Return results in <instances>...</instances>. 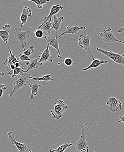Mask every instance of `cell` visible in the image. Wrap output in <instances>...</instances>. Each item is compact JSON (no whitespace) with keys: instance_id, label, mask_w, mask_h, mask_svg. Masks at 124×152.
Wrapping results in <instances>:
<instances>
[{"instance_id":"cell-1","label":"cell","mask_w":124,"mask_h":152,"mask_svg":"<svg viewBox=\"0 0 124 152\" xmlns=\"http://www.w3.org/2000/svg\"><path fill=\"white\" fill-rule=\"evenodd\" d=\"M81 135L80 139L75 144L76 151L75 152H89V145L86 141V136L89 132L88 127L85 125H81Z\"/></svg>"},{"instance_id":"cell-2","label":"cell","mask_w":124,"mask_h":152,"mask_svg":"<svg viewBox=\"0 0 124 152\" xmlns=\"http://www.w3.org/2000/svg\"><path fill=\"white\" fill-rule=\"evenodd\" d=\"M31 76V74L25 71L16 76V81H13L14 83L13 89L12 91L9 92L10 97H12L13 95L17 91L28 84L29 77Z\"/></svg>"},{"instance_id":"cell-3","label":"cell","mask_w":124,"mask_h":152,"mask_svg":"<svg viewBox=\"0 0 124 152\" xmlns=\"http://www.w3.org/2000/svg\"><path fill=\"white\" fill-rule=\"evenodd\" d=\"M32 28L30 27L27 31H23L21 29H18L17 28H15L14 31V36L13 38L18 40L21 44L22 48L24 51H26V49L27 41L28 37H30L31 32H32Z\"/></svg>"},{"instance_id":"cell-4","label":"cell","mask_w":124,"mask_h":152,"mask_svg":"<svg viewBox=\"0 0 124 152\" xmlns=\"http://www.w3.org/2000/svg\"><path fill=\"white\" fill-rule=\"evenodd\" d=\"M8 49L10 56L4 61V65L5 69L8 72V74L12 77L13 74L14 70L16 68V63L20 62V59L15 54H13L12 53V50L10 48H8Z\"/></svg>"},{"instance_id":"cell-5","label":"cell","mask_w":124,"mask_h":152,"mask_svg":"<svg viewBox=\"0 0 124 152\" xmlns=\"http://www.w3.org/2000/svg\"><path fill=\"white\" fill-rule=\"evenodd\" d=\"M96 50L112 60L117 64L124 66V54L116 53L111 50L107 51L104 49L96 48Z\"/></svg>"},{"instance_id":"cell-6","label":"cell","mask_w":124,"mask_h":152,"mask_svg":"<svg viewBox=\"0 0 124 152\" xmlns=\"http://www.w3.org/2000/svg\"><path fill=\"white\" fill-rule=\"evenodd\" d=\"M91 36L88 35L87 34L84 33L80 35L78 39V45L83 49L86 50L87 55H90L93 59H94V56L91 49L90 42Z\"/></svg>"},{"instance_id":"cell-7","label":"cell","mask_w":124,"mask_h":152,"mask_svg":"<svg viewBox=\"0 0 124 152\" xmlns=\"http://www.w3.org/2000/svg\"><path fill=\"white\" fill-rule=\"evenodd\" d=\"M58 103H55L54 110L50 111L53 118L55 119L58 120L62 118L64 113L67 110V104H65L62 100L58 99Z\"/></svg>"},{"instance_id":"cell-8","label":"cell","mask_w":124,"mask_h":152,"mask_svg":"<svg viewBox=\"0 0 124 152\" xmlns=\"http://www.w3.org/2000/svg\"><path fill=\"white\" fill-rule=\"evenodd\" d=\"M99 36L102 37L103 41L105 42L106 44H109L110 43L117 42L124 45V41L118 40L114 36L113 34L112 29L111 28L104 30L103 32L99 33Z\"/></svg>"},{"instance_id":"cell-9","label":"cell","mask_w":124,"mask_h":152,"mask_svg":"<svg viewBox=\"0 0 124 152\" xmlns=\"http://www.w3.org/2000/svg\"><path fill=\"white\" fill-rule=\"evenodd\" d=\"M10 143L15 145L20 152H32L27 147L26 144L19 142L15 140L14 135L12 132L7 133Z\"/></svg>"},{"instance_id":"cell-10","label":"cell","mask_w":124,"mask_h":152,"mask_svg":"<svg viewBox=\"0 0 124 152\" xmlns=\"http://www.w3.org/2000/svg\"><path fill=\"white\" fill-rule=\"evenodd\" d=\"M106 104L110 106V110L113 113L120 111L123 107L121 101L114 97L109 98Z\"/></svg>"},{"instance_id":"cell-11","label":"cell","mask_w":124,"mask_h":152,"mask_svg":"<svg viewBox=\"0 0 124 152\" xmlns=\"http://www.w3.org/2000/svg\"><path fill=\"white\" fill-rule=\"evenodd\" d=\"M44 39L45 40V42L46 45H49L51 46L52 47L56 49L58 53V57L60 58H61L60 56L61 53L59 49V41L58 39L57 38L56 36H47L46 35L44 37Z\"/></svg>"},{"instance_id":"cell-12","label":"cell","mask_w":124,"mask_h":152,"mask_svg":"<svg viewBox=\"0 0 124 152\" xmlns=\"http://www.w3.org/2000/svg\"><path fill=\"white\" fill-rule=\"evenodd\" d=\"M32 15V11L30 8L25 6L23 8L22 13L21 16V26L20 29L22 30L23 26H25L29 17Z\"/></svg>"},{"instance_id":"cell-13","label":"cell","mask_w":124,"mask_h":152,"mask_svg":"<svg viewBox=\"0 0 124 152\" xmlns=\"http://www.w3.org/2000/svg\"><path fill=\"white\" fill-rule=\"evenodd\" d=\"M49 45H46V48L43 53H41L39 62L40 63L53 62V57L52 56L49 50Z\"/></svg>"},{"instance_id":"cell-14","label":"cell","mask_w":124,"mask_h":152,"mask_svg":"<svg viewBox=\"0 0 124 152\" xmlns=\"http://www.w3.org/2000/svg\"><path fill=\"white\" fill-rule=\"evenodd\" d=\"M66 5V4H64L63 5H60V4H55V5H53L51 10H50L49 14L47 16H45L43 15V16H44V21L42 23H44L45 22L49 20L51 18H52V17L53 15H55L56 14L60 11L63 10V8L65 7V5Z\"/></svg>"},{"instance_id":"cell-15","label":"cell","mask_w":124,"mask_h":152,"mask_svg":"<svg viewBox=\"0 0 124 152\" xmlns=\"http://www.w3.org/2000/svg\"><path fill=\"white\" fill-rule=\"evenodd\" d=\"M11 26L10 25L5 24L2 27V29L0 31V37L5 44H8V42L10 39V32Z\"/></svg>"},{"instance_id":"cell-16","label":"cell","mask_w":124,"mask_h":152,"mask_svg":"<svg viewBox=\"0 0 124 152\" xmlns=\"http://www.w3.org/2000/svg\"><path fill=\"white\" fill-rule=\"evenodd\" d=\"M39 56L37 58L33 59L30 62H27L26 64V65L27 66V69L26 70V72H28L29 70L32 69H37L41 66L43 65V63L38 62V59H40Z\"/></svg>"},{"instance_id":"cell-17","label":"cell","mask_w":124,"mask_h":152,"mask_svg":"<svg viewBox=\"0 0 124 152\" xmlns=\"http://www.w3.org/2000/svg\"><path fill=\"white\" fill-rule=\"evenodd\" d=\"M67 30L64 32L62 33L57 38L58 39L61 37L63 36V35L66 34H78L79 31L81 30H85L86 28L84 26H82V27H79V26H75L71 27V26H67Z\"/></svg>"},{"instance_id":"cell-18","label":"cell","mask_w":124,"mask_h":152,"mask_svg":"<svg viewBox=\"0 0 124 152\" xmlns=\"http://www.w3.org/2000/svg\"><path fill=\"white\" fill-rule=\"evenodd\" d=\"M53 19H54V21H53V26L51 27V30H55V31L56 33V36L57 38L59 29L60 27L61 23L64 21V17L62 16H61L59 18H57L56 15H55Z\"/></svg>"},{"instance_id":"cell-19","label":"cell","mask_w":124,"mask_h":152,"mask_svg":"<svg viewBox=\"0 0 124 152\" xmlns=\"http://www.w3.org/2000/svg\"><path fill=\"white\" fill-rule=\"evenodd\" d=\"M28 85L31 89V94L30 96V99H34V96H36L38 94V88L39 87L44 86V84L39 85L38 84L36 81L33 82L32 83H28Z\"/></svg>"},{"instance_id":"cell-20","label":"cell","mask_w":124,"mask_h":152,"mask_svg":"<svg viewBox=\"0 0 124 152\" xmlns=\"http://www.w3.org/2000/svg\"><path fill=\"white\" fill-rule=\"evenodd\" d=\"M52 18L50 19L49 20L45 22L44 23H42L40 25L38 26L37 29L39 30L41 29L42 31H44L49 34H50V32L52 31L51 30V27H52Z\"/></svg>"},{"instance_id":"cell-21","label":"cell","mask_w":124,"mask_h":152,"mask_svg":"<svg viewBox=\"0 0 124 152\" xmlns=\"http://www.w3.org/2000/svg\"><path fill=\"white\" fill-rule=\"evenodd\" d=\"M108 63V61H104V60H100L98 59H93L92 62V64L90 65L89 66L83 69V71H86L91 69L93 68H97L99 67V66L103 64H107Z\"/></svg>"},{"instance_id":"cell-22","label":"cell","mask_w":124,"mask_h":152,"mask_svg":"<svg viewBox=\"0 0 124 152\" xmlns=\"http://www.w3.org/2000/svg\"><path fill=\"white\" fill-rule=\"evenodd\" d=\"M72 145L73 144L72 143L69 144L66 142L59 146L56 149H50L49 151L50 152H64L68 148Z\"/></svg>"},{"instance_id":"cell-23","label":"cell","mask_w":124,"mask_h":152,"mask_svg":"<svg viewBox=\"0 0 124 152\" xmlns=\"http://www.w3.org/2000/svg\"><path fill=\"white\" fill-rule=\"evenodd\" d=\"M51 75L48 74V75H44L42 77H37L36 78L33 77H32V76H30L29 77V79H32L35 80V81H45V82H48V81H51V80H53V79L51 77Z\"/></svg>"},{"instance_id":"cell-24","label":"cell","mask_w":124,"mask_h":152,"mask_svg":"<svg viewBox=\"0 0 124 152\" xmlns=\"http://www.w3.org/2000/svg\"><path fill=\"white\" fill-rule=\"evenodd\" d=\"M26 1H32L35 4L38 8L39 10L43 9L44 4L50 2V0H26Z\"/></svg>"},{"instance_id":"cell-25","label":"cell","mask_w":124,"mask_h":152,"mask_svg":"<svg viewBox=\"0 0 124 152\" xmlns=\"http://www.w3.org/2000/svg\"><path fill=\"white\" fill-rule=\"evenodd\" d=\"M25 71L26 70H25L24 69L23 67H20L16 68L14 70L13 74L12 77L14 78L19 74H21L22 72H25Z\"/></svg>"},{"instance_id":"cell-26","label":"cell","mask_w":124,"mask_h":152,"mask_svg":"<svg viewBox=\"0 0 124 152\" xmlns=\"http://www.w3.org/2000/svg\"><path fill=\"white\" fill-rule=\"evenodd\" d=\"M34 52H35V47L33 46H31L28 49H27V50H26L24 53H22V54L26 55L27 56L29 57L31 56L32 54L34 53Z\"/></svg>"},{"instance_id":"cell-27","label":"cell","mask_w":124,"mask_h":152,"mask_svg":"<svg viewBox=\"0 0 124 152\" xmlns=\"http://www.w3.org/2000/svg\"><path fill=\"white\" fill-rule=\"evenodd\" d=\"M35 36L37 38H41L44 36V32L41 29H36L34 32Z\"/></svg>"},{"instance_id":"cell-28","label":"cell","mask_w":124,"mask_h":152,"mask_svg":"<svg viewBox=\"0 0 124 152\" xmlns=\"http://www.w3.org/2000/svg\"><path fill=\"white\" fill-rule=\"evenodd\" d=\"M19 59H20L21 62H24V61H28L30 62L32 61L30 58L29 57L27 56L26 55L23 54H20L19 55Z\"/></svg>"},{"instance_id":"cell-29","label":"cell","mask_w":124,"mask_h":152,"mask_svg":"<svg viewBox=\"0 0 124 152\" xmlns=\"http://www.w3.org/2000/svg\"><path fill=\"white\" fill-rule=\"evenodd\" d=\"M72 63H73V60L71 58H67L64 60L63 64L66 66H71L72 64Z\"/></svg>"},{"instance_id":"cell-30","label":"cell","mask_w":124,"mask_h":152,"mask_svg":"<svg viewBox=\"0 0 124 152\" xmlns=\"http://www.w3.org/2000/svg\"><path fill=\"white\" fill-rule=\"evenodd\" d=\"M6 89L7 88L3 84L0 86V98H1V97L2 96L4 92L6 90Z\"/></svg>"},{"instance_id":"cell-31","label":"cell","mask_w":124,"mask_h":152,"mask_svg":"<svg viewBox=\"0 0 124 152\" xmlns=\"http://www.w3.org/2000/svg\"><path fill=\"white\" fill-rule=\"evenodd\" d=\"M117 33H124V26H122V27L119 28L117 31Z\"/></svg>"},{"instance_id":"cell-32","label":"cell","mask_w":124,"mask_h":152,"mask_svg":"<svg viewBox=\"0 0 124 152\" xmlns=\"http://www.w3.org/2000/svg\"><path fill=\"white\" fill-rule=\"evenodd\" d=\"M119 119H120V121H118V123L121 122H123L124 123V115H121L119 117Z\"/></svg>"},{"instance_id":"cell-33","label":"cell","mask_w":124,"mask_h":152,"mask_svg":"<svg viewBox=\"0 0 124 152\" xmlns=\"http://www.w3.org/2000/svg\"><path fill=\"white\" fill-rule=\"evenodd\" d=\"M4 75V72H0V77H3Z\"/></svg>"},{"instance_id":"cell-34","label":"cell","mask_w":124,"mask_h":152,"mask_svg":"<svg viewBox=\"0 0 124 152\" xmlns=\"http://www.w3.org/2000/svg\"><path fill=\"white\" fill-rule=\"evenodd\" d=\"M77 1L79 2L80 1H81V0H76ZM92 1H93V0H92Z\"/></svg>"},{"instance_id":"cell-35","label":"cell","mask_w":124,"mask_h":152,"mask_svg":"<svg viewBox=\"0 0 124 152\" xmlns=\"http://www.w3.org/2000/svg\"><path fill=\"white\" fill-rule=\"evenodd\" d=\"M2 1V0H0V2L1 1Z\"/></svg>"},{"instance_id":"cell-36","label":"cell","mask_w":124,"mask_h":152,"mask_svg":"<svg viewBox=\"0 0 124 152\" xmlns=\"http://www.w3.org/2000/svg\"><path fill=\"white\" fill-rule=\"evenodd\" d=\"M96 152L92 151V152Z\"/></svg>"}]
</instances>
